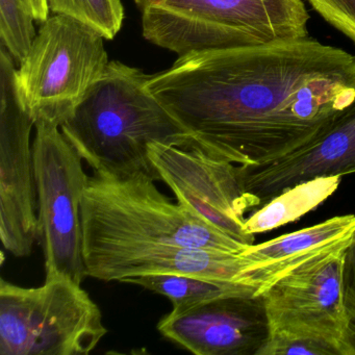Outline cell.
Returning a JSON list of instances; mask_svg holds the SVG:
<instances>
[{
  "label": "cell",
  "instance_id": "52a82bcc",
  "mask_svg": "<svg viewBox=\"0 0 355 355\" xmlns=\"http://www.w3.org/2000/svg\"><path fill=\"white\" fill-rule=\"evenodd\" d=\"M35 126L39 239L44 249L46 279L65 276L82 284L87 271L80 205L89 176L83 157L59 125L38 121Z\"/></svg>",
  "mask_w": 355,
  "mask_h": 355
},
{
  "label": "cell",
  "instance_id": "277c9868",
  "mask_svg": "<svg viewBox=\"0 0 355 355\" xmlns=\"http://www.w3.org/2000/svg\"><path fill=\"white\" fill-rule=\"evenodd\" d=\"M143 36L178 55L307 38L302 0H135Z\"/></svg>",
  "mask_w": 355,
  "mask_h": 355
},
{
  "label": "cell",
  "instance_id": "ac0fdd59",
  "mask_svg": "<svg viewBox=\"0 0 355 355\" xmlns=\"http://www.w3.org/2000/svg\"><path fill=\"white\" fill-rule=\"evenodd\" d=\"M338 355L328 345L305 336L274 332L257 350V355Z\"/></svg>",
  "mask_w": 355,
  "mask_h": 355
},
{
  "label": "cell",
  "instance_id": "7a4b0ae2",
  "mask_svg": "<svg viewBox=\"0 0 355 355\" xmlns=\"http://www.w3.org/2000/svg\"><path fill=\"white\" fill-rule=\"evenodd\" d=\"M150 76L119 61L61 124L62 132L93 171L159 180L149 159L153 143L189 147L193 137L147 89Z\"/></svg>",
  "mask_w": 355,
  "mask_h": 355
},
{
  "label": "cell",
  "instance_id": "ba28073f",
  "mask_svg": "<svg viewBox=\"0 0 355 355\" xmlns=\"http://www.w3.org/2000/svg\"><path fill=\"white\" fill-rule=\"evenodd\" d=\"M347 248L307 261L261 295L269 334L305 336L328 345L338 355H353L347 340Z\"/></svg>",
  "mask_w": 355,
  "mask_h": 355
},
{
  "label": "cell",
  "instance_id": "9a60e30c",
  "mask_svg": "<svg viewBox=\"0 0 355 355\" xmlns=\"http://www.w3.org/2000/svg\"><path fill=\"white\" fill-rule=\"evenodd\" d=\"M122 282L137 284L167 297L174 309L221 297L254 295L252 288L238 282L174 274H146L126 278Z\"/></svg>",
  "mask_w": 355,
  "mask_h": 355
},
{
  "label": "cell",
  "instance_id": "8fae6325",
  "mask_svg": "<svg viewBox=\"0 0 355 355\" xmlns=\"http://www.w3.org/2000/svg\"><path fill=\"white\" fill-rule=\"evenodd\" d=\"M159 332L197 355H257L269 334L261 296H227L172 309Z\"/></svg>",
  "mask_w": 355,
  "mask_h": 355
},
{
  "label": "cell",
  "instance_id": "2e32d148",
  "mask_svg": "<svg viewBox=\"0 0 355 355\" xmlns=\"http://www.w3.org/2000/svg\"><path fill=\"white\" fill-rule=\"evenodd\" d=\"M49 11L69 16L112 40L121 30L124 9L121 0H46Z\"/></svg>",
  "mask_w": 355,
  "mask_h": 355
},
{
  "label": "cell",
  "instance_id": "3957f363",
  "mask_svg": "<svg viewBox=\"0 0 355 355\" xmlns=\"http://www.w3.org/2000/svg\"><path fill=\"white\" fill-rule=\"evenodd\" d=\"M146 174L89 176L80 216L84 251L164 245L240 253L249 246L173 203Z\"/></svg>",
  "mask_w": 355,
  "mask_h": 355
},
{
  "label": "cell",
  "instance_id": "ffe728a7",
  "mask_svg": "<svg viewBox=\"0 0 355 355\" xmlns=\"http://www.w3.org/2000/svg\"><path fill=\"white\" fill-rule=\"evenodd\" d=\"M347 313V340L355 355V292L346 288L345 293Z\"/></svg>",
  "mask_w": 355,
  "mask_h": 355
},
{
  "label": "cell",
  "instance_id": "e0dca14e",
  "mask_svg": "<svg viewBox=\"0 0 355 355\" xmlns=\"http://www.w3.org/2000/svg\"><path fill=\"white\" fill-rule=\"evenodd\" d=\"M35 17L22 0H0V38L14 61L21 63L37 34Z\"/></svg>",
  "mask_w": 355,
  "mask_h": 355
},
{
  "label": "cell",
  "instance_id": "7402d4cb",
  "mask_svg": "<svg viewBox=\"0 0 355 355\" xmlns=\"http://www.w3.org/2000/svg\"><path fill=\"white\" fill-rule=\"evenodd\" d=\"M28 11L34 15L37 21L43 22L49 19V11L46 0H22Z\"/></svg>",
  "mask_w": 355,
  "mask_h": 355
},
{
  "label": "cell",
  "instance_id": "30bf717a",
  "mask_svg": "<svg viewBox=\"0 0 355 355\" xmlns=\"http://www.w3.org/2000/svg\"><path fill=\"white\" fill-rule=\"evenodd\" d=\"M149 159L175 194L178 202L234 240L251 246L254 234L245 230V215L254 209L238 176V166L219 161L200 147L153 143Z\"/></svg>",
  "mask_w": 355,
  "mask_h": 355
},
{
  "label": "cell",
  "instance_id": "5bb4252c",
  "mask_svg": "<svg viewBox=\"0 0 355 355\" xmlns=\"http://www.w3.org/2000/svg\"><path fill=\"white\" fill-rule=\"evenodd\" d=\"M342 176L317 178L280 193L245 221L248 234H257L296 221L319 207L340 186Z\"/></svg>",
  "mask_w": 355,
  "mask_h": 355
},
{
  "label": "cell",
  "instance_id": "5b68a950",
  "mask_svg": "<svg viewBox=\"0 0 355 355\" xmlns=\"http://www.w3.org/2000/svg\"><path fill=\"white\" fill-rule=\"evenodd\" d=\"M107 334L98 305L65 276L38 288L0 282V354L86 355Z\"/></svg>",
  "mask_w": 355,
  "mask_h": 355
},
{
  "label": "cell",
  "instance_id": "9c48e42d",
  "mask_svg": "<svg viewBox=\"0 0 355 355\" xmlns=\"http://www.w3.org/2000/svg\"><path fill=\"white\" fill-rule=\"evenodd\" d=\"M14 59L0 49V239L17 257H28L39 239L38 193L31 134L36 125L24 109Z\"/></svg>",
  "mask_w": 355,
  "mask_h": 355
},
{
  "label": "cell",
  "instance_id": "7c38bea8",
  "mask_svg": "<svg viewBox=\"0 0 355 355\" xmlns=\"http://www.w3.org/2000/svg\"><path fill=\"white\" fill-rule=\"evenodd\" d=\"M350 173H355V101L309 144L272 161L238 166L239 180L255 209L300 182Z\"/></svg>",
  "mask_w": 355,
  "mask_h": 355
},
{
  "label": "cell",
  "instance_id": "d6986e66",
  "mask_svg": "<svg viewBox=\"0 0 355 355\" xmlns=\"http://www.w3.org/2000/svg\"><path fill=\"white\" fill-rule=\"evenodd\" d=\"M328 24L355 44V0H307Z\"/></svg>",
  "mask_w": 355,
  "mask_h": 355
},
{
  "label": "cell",
  "instance_id": "4fadbf2b",
  "mask_svg": "<svg viewBox=\"0 0 355 355\" xmlns=\"http://www.w3.org/2000/svg\"><path fill=\"white\" fill-rule=\"evenodd\" d=\"M355 234V215L336 216L239 253L243 269L238 284L261 296L276 282L307 261L350 245Z\"/></svg>",
  "mask_w": 355,
  "mask_h": 355
},
{
  "label": "cell",
  "instance_id": "6da1fadb",
  "mask_svg": "<svg viewBox=\"0 0 355 355\" xmlns=\"http://www.w3.org/2000/svg\"><path fill=\"white\" fill-rule=\"evenodd\" d=\"M149 92L207 155L265 163L319 138L355 101V57L307 38L180 55Z\"/></svg>",
  "mask_w": 355,
  "mask_h": 355
},
{
  "label": "cell",
  "instance_id": "44dd1931",
  "mask_svg": "<svg viewBox=\"0 0 355 355\" xmlns=\"http://www.w3.org/2000/svg\"><path fill=\"white\" fill-rule=\"evenodd\" d=\"M344 282L346 288L355 292V234L345 252Z\"/></svg>",
  "mask_w": 355,
  "mask_h": 355
},
{
  "label": "cell",
  "instance_id": "8992f818",
  "mask_svg": "<svg viewBox=\"0 0 355 355\" xmlns=\"http://www.w3.org/2000/svg\"><path fill=\"white\" fill-rule=\"evenodd\" d=\"M105 37L55 14L45 20L16 71L20 101L35 122L61 126L105 73Z\"/></svg>",
  "mask_w": 355,
  "mask_h": 355
}]
</instances>
